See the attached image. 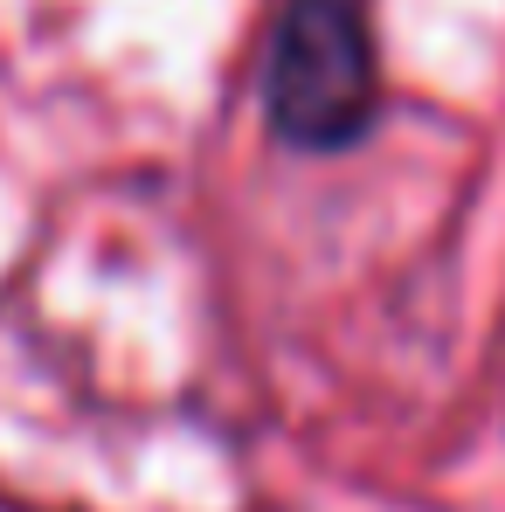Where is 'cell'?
Masks as SVG:
<instances>
[{
	"label": "cell",
	"mask_w": 505,
	"mask_h": 512,
	"mask_svg": "<svg viewBox=\"0 0 505 512\" xmlns=\"http://www.w3.org/2000/svg\"><path fill=\"white\" fill-rule=\"evenodd\" d=\"M270 132L298 153H346L381 118L367 0H284L263 56Z\"/></svg>",
	"instance_id": "obj_1"
}]
</instances>
